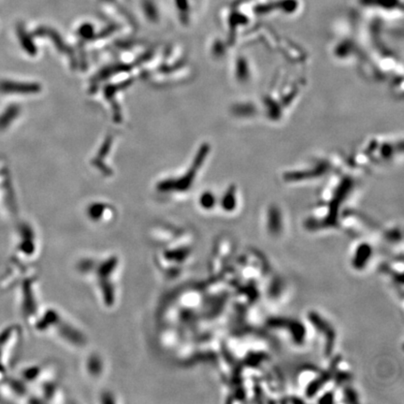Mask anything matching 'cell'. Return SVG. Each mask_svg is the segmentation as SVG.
Masks as SVG:
<instances>
[{
	"mask_svg": "<svg viewBox=\"0 0 404 404\" xmlns=\"http://www.w3.org/2000/svg\"><path fill=\"white\" fill-rule=\"evenodd\" d=\"M40 85L36 83H18V82H0V91L5 93H37L40 91Z\"/></svg>",
	"mask_w": 404,
	"mask_h": 404,
	"instance_id": "cell-1",
	"label": "cell"
},
{
	"mask_svg": "<svg viewBox=\"0 0 404 404\" xmlns=\"http://www.w3.org/2000/svg\"><path fill=\"white\" fill-rule=\"evenodd\" d=\"M369 256H370V249H369V245L363 244V245L358 246L357 252H356L354 263L357 267L360 268L363 266L364 264L366 263L365 261L369 259Z\"/></svg>",
	"mask_w": 404,
	"mask_h": 404,
	"instance_id": "cell-2",
	"label": "cell"
},
{
	"mask_svg": "<svg viewBox=\"0 0 404 404\" xmlns=\"http://www.w3.org/2000/svg\"><path fill=\"white\" fill-rule=\"evenodd\" d=\"M18 113H19L18 107L16 106L10 107L0 117V129H5V127L12 122V119L17 116Z\"/></svg>",
	"mask_w": 404,
	"mask_h": 404,
	"instance_id": "cell-3",
	"label": "cell"
},
{
	"mask_svg": "<svg viewBox=\"0 0 404 404\" xmlns=\"http://www.w3.org/2000/svg\"><path fill=\"white\" fill-rule=\"evenodd\" d=\"M212 202H213V199H212L211 194H204V195L201 197V199H200L201 205L204 206L205 208L211 207V206H212Z\"/></svg>",
	"mask_w": 404,
	"mask_h": 404,
	"instance_id": "cell-4",
	"label": "cell"
}]
</instances>
